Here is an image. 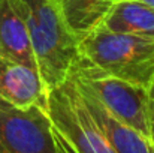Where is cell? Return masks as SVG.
Masks as SVG:
<instances>
[{"mask_svg":"<svg viewBox=\"0 0 154 153\" xmlns=\"http://www.w3.org/2000/svg\"><path fill=\"white\" fill-rule=\"evenodd\" d=\"M21 20L39 72L51 90L67 78L78 57V41L64 23L60 0H9Z\"/></svg>","mask_w":154,"mask_h":153,"instance_id":"obj_1","label":"cell"},{"mask_svg":"<svg viewBox=\"0 0 154 153\" xmlns=\"http://www.w3.org/2000/svg\"><path fill=\"white\" fill-rule=\"evenodd\" d=\"M48 92L38 69L0 51V98L18 108L47 110Z\"/></svg>","mask_w":154,"mask_h":153,"instance_id":"obj_5","label":"cell"},{"mask_svg":"<svg viewBox=\"0 0 154 153\" xmlns=\"http://www.w3.org/2000/svg\"><path fill=\"white\" fill-rule=\"evenodd\" d=\"M0 51L39 71L27 32L9 0H0Z\"/></svg>","mask_w":154,"mask_h":153,"instance_id":"obj_8","label":"cell"},{"mask_svg":"<svg viewBox=\"0 0 154 153\" xmlns=\"http://www.w3.org/2000/svg\"><path fill=\"white\" fill-rule=\"evenodd\" d=\"M73 80V78H72ZM75 83V80H73ZM79 96L93 117L94 123L100 129L108 144L115 153H154V146L148 137L142 135L132 126L126 125L120 119H117L102 102L87 89L76 84Z\"/></svg>","mask_w":154,"mask_h":153,"instance_id":"obj_6","label":"cell"},{"mask_svg":"<svg viewBox=\"0 0 154 153\" xmlns=\"http://www.w3.org/2000/svg\"><path fill=\"white\" fill-rule=\"evenodd\" d=\"M139 2H144V3H148V5L154 6V0H139Z\"/></svg>","mask_w":154,"mask_h":153,"instance_id":"obj_12","label":"cell"},{"mask_svg":"<svg viewBox=\"0 0 154 153\" xmlns=\"http://www.w3.org/2000/svg\"><path fill=\"white\" fill-rule=\"evenodd\" d=\"M69 75L76 84L93 93L117 119L150 138L147 120V89L103 72L81 56L73 62Z\"/></svg>","mask_w":154,"mask_h":153,"instance_id":"obj_3","label":"cell"},{"mask_svg":"<svg viewBox=\"0 0 154 153\" xmlns=\"http://www.w3.org/2000/svg\"><path fill=\"white\" fill-rule=\"evenodd\" d=\"M147 120H148V134H150V141L154 146V101L148 98L147 105Z\"/></svg>","mask_w":154,"mask_h":153,"instance_id":"obj_10","label":"cell"},{"mask_svg":"<svg viewBox=\"0 0 154 153\" xmlns=\"http://www.w3.org/2000/svg\"><path fill=\"white\" fill-rule=\"evenodd\" d=\"M47 114L75 153H115L85 108L70 75L48 92Z\"/></svg>","mask_w":154,"mask_h":153,"instance_id":"obj_4","label":"cell"},{"mask_svg":"<svg viewBox=\"0 0 154 153\" xmlns=\"http://www.w3.org/2000/svg\"><path fill=\"white\" fill-rule=\"evenodd\" d=\"M78 56L103 72L148 89L154 80V39L97 26L78 41Z\"/></svg>","mask_w":154,"mask_h":153,"instance_id":"obj_2","label":"cell"},{"mask_svg":"<svg viewBox=\"0 0 154 153\" xmlns=\"http://www.w3.org/2000/svg\"><path fill=\"white\" fill-rule=\"evenodd\" d=\"M118 0H60L61 14L72 35L79 41L106 18Z\"/></svg>","mask_w":154,"mask_h":153,"instance_id":"obj_9","label":"cell"},{"mask_svg":"<svg viewBox=\"0 0 154 153\" xmlns=\"http://www.w3.org/2000/svg\"><path fill=\"white\" fill-rule=\"evenodd\" d=\"M147 93H148V98L154 101V80L151 81V84L148 86V89H147Z\"/></svg>","mask_w":154,"mask_h":153,"instance_id":"obj_11","label":"cell"},{"mask_svg":"<svg viewBox=\"0 0 154 153\" xmlns=\"http://www.w3.org/2000/svg\"><path fill=\"white\" fill-rule=\"evenodd\" d=\"M100 26L111 32L154 39V6L139 0H118Z\"/></svg>","mask_w":154,"mask_h":153,"instance_id":"obj_7","label":"cell"}]
</instances>
